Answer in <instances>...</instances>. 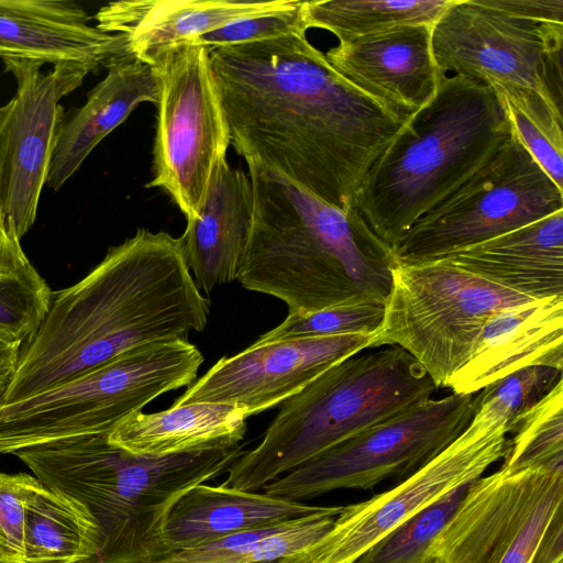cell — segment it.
Masks as SVG:
<instances>
[{"mask_svg": "<svg viewBox=\"0 0 563 563\" xmlns=\"http://www.w3.org/2000/svg\"><path fill=\"white\" fill-rule=\"evenodd\" d=\"M306 33L209 49L230 144L246 164L350 210L408 119L342 77Z\"/></svg>", "mask_w": 563, "mask_h": 563, "instance_id": "cell-1", "label": "cell"}, {"mask_svg": "<svg viewBox=\"0 0 563 563\" xmlns=\"http://www.w3.org/2000/svg\"><path fill=\"white\" fill-rule=\"evenodd\" d=\"M209 310L180 236L140 228L109 247L79 282L52 292L45 318L22 344L1 405L63 384L135 347L187 341L206 328Z\"/></svg>", "mask_w": 563, "mask_h": 563, "instance_id": "cell-2", "label": "cell"}, {"mask_svg": "<svg viewBox=\"0 0 563 563\" xmlns=\"http://www.w3.org/2000/svg\"><path fill=\"white\" fill-rule=\"evenodd\" d=\"M247 167L253 219L235 278L244 288L280 299L288 314L387 301L394 252L355 208L332 207L275 170Z\"/></svg>", "mask_w": 563, "mask_h": 563, "instance_id": "cell-3", "label": "cell"}, {"mask_svg": "<svg viewBox=\"0 0 563 563\" xmlns=\"http://www.w3.org/2000/svg\"><path fill=\"white\" fill-rule=\"evenodd\" d=\"M243 444L152 457L108 433L67 438L14 453L45 487L81 505L97 530L96 563H151L169 555L168 515L191 487L219 476Z\"/></svg>", "mask_w": 563, "mask_h": 563, "instance_id": "cell-4", "label": "cell"}, {"mask_svg": "<svg viewBox=\"0 0 563 563\" xmlns=\"http://www.w3.org/2000/svg\"><path fill=\"white\" fill-rule=\"evenodd\" d=\"M514 133L490 86L440 74L432 100L377 157L354 207L393 252L407 230L485 165Z\"/></svg>", "mask_w": 563, "mask_h": 563, "instance_id": "cell-5", "label": "cell"}, {"mask_svg": "<svg viewBox=\"0 0 563 563\" xmlns=\"http://www.w3.org/2000/svg\"><path fill=\"white\" fill-rule=\"evenodd\" d=\"M437 389L399 346L351 355L284 401L261 443L231 464L221 484L258 492L355 433L431 399Z\"/></svg>", "mask_w": 563, "mask_h": 563, "instance_id": "cell-6", "label": "cell"}, {"mask_svg": "<svg viewBox=\"0 0 563 563\" xmlns=\"http://www.w3.org/2000/svg\"><path fill=\"white\" fill-rule=\"evenodd\" d=\"M203 355L188 340L130 350L63 384L0 406V454L109 433L163 394L189 386Z\"/></svg>", "mask_w": 563, "mask_h": 563, "instance_id": "cell-7", "label": "cell"}, {"mask_svg": "<svg viewBox=\"0 0 563 563\" xmlns=\"http://www.w3.org/2000/svg\"><path fill=\"white\" fill-rule=\"evenodd\" d=\"M528 300L440 261L397 263L384 319L368 349H404L439 389L466 362L486 320Z\"/></svg>", "mask_w": 563, "mask_h": 563, "instance_id": "cell-8", "label": "cell"}, {"mask_svg": "<svg viewBox=\"0 0 563 563\" xmlns=\"http://www.w3.org/2000/svg\"><path fill=\"white\" fill-rule=\"evenodd\" d=\"M563 210V189L515 132L444 200L419 218L394 250L399 264L434 262Z\"/></svg>", "mask_w": 563, "mask_h": 563, "instance_id": "cell-9", "label": "cell"}, {"mask_svg": "<svg viewBox=\"0 0 563 563\" xmlns=\"http://www.w3.org/2000/svg\"><path fill=\"white\" fill-rule=\"evenodd\" d=\"M147 64L155 73L158 97L154 176L145 187L163 189L190 221L231 143L210 51L190 40L166 48Z\"/></svg>", "mask_w": 563, "mask_h": 563, "instance_id": "cell-10", "label": "cell"}, {"mask_svg": "<svg viewBox=\"0 0 563 563\" xmlns=\"http://www.w3.org/2000/svg\"><path fill=\"white\" fill-rule=\"evenodd\" d=\"M475 408V394L431 398L355 433L268 483L263 493L303 503L335 489H368L394 475H410L464 432Z\"/></svg>", "mask_w": 563, "mask_h": 563, "instance_id": "cell-11", "label": "cell"}, {"mask_svg": "<svg viewBox=\"0 0 563 563\" xmlns=\"http://www.w3.org/2000/svg\"><path fill=\"white\" fill-rule=\"evenodd\" d=\"M431 42L440 74L530 89L562 112L563 23L526 19L487 0H451Z\"/></svg>", "mask_w": 563, "mask_h": 563, "instance_id": "cell-12", "label": "cell"}, {"mask_svg": "<svg viewBox=\"0 0 563 563\" xmlns=\"http://www.w3.org/2000/svg\"><path fill=\"white\" fill-rule=\"evenodd\" d=\"M18 88L0 107V211L21 240L35 222L57 136L65 120L59 101L92 73L64 62L41 71V63L2 58Z\"/></svg>", "mask_w": 563, "mask_h": 563, "instance_id": "cell-13", "label": "cell"}, {"mask_svg": "<svg viewBox=\"0 0 563 563\" xmlns=\"http://www.w3.org/2000/svg\"><path fill=\"white\" fill-rule=\"evenodd\" d=\"M507 434L505 429L483 437L462 433L394 487L343 506L331 528L309 544L314 563H354L397 526L483 476L505 457L509 448Z\"/></svg>", "mask_w": 563, "mask_h": 563, "instance_id": "cell-14", "label": "cell"}, {"mask_svg": "<svg viewBox=\"0 0 563 563\" xmlns=\"http://www.w3.org/2000/svg\"><path fill=\"white\" fill-rule=\"evenodd\" d=\"M373 335L342 334L255 341L220 358L173 404L220 402L246 417L261 413L299 393L338 362L369 347Z\"/></svg>", "mask_w": 563, "mask_h": 563, "instance_id": "cell-15", "label": "cell"}, {"mask_svg": "<svg viewBox=\"0 0 563 563\" xmlns=\"http://www.w3.org/2000/svg\"><path fill=\"white\" fill-rule=\"evenodd\" d=\"M431 34L432 25L404 26L339 42L324 56L353 86L409 119L438 90Z\"/></svg>", "mask_w": 563, "mask_h": 563, "instance_id": "cell-16", "label": "cell"}, {"mask_svg": "<svg viewBox=\"0 0 563 563\" xmlns=\"http://www.w3.org/2000/svg\"><path fill=\"white\" fill-rule=\"evenodd\" d=\"M531 365L563 369V296L531 299L492 314L445 388L474 395Z\"/></svg>", "mask_w": 563, "mask_h": 563, "instance_id": "cell-17", "label": "cell"}, {"mask_svg": "<svg viewBox=\"0 0 563 563\" xmlns=\"http://www.w3.org/2000/svg\"><path fill=\"white\" fill-rule=\"evenodd\" d=\"M129 55L121 36L90 24L69 0H0V57L80 63L98 73Z\"/></svg>", "mask_w": 563, "mask_h": 563, "instance_id": "cell-18", "label": "cell"}, {"mask_svg": "<svg viewBox=\"0 0 563 563\" xmlns=\"http://www.w3.org/2000/svg\"><path fill=\"white\" fill-rule=\"evenodd\" d=\"M544 470L550 468L509 475L499 468L472 482L432 540L427 558L435 556L443 563H500Z\"/></svg>", "mask_w": 563, "mask_h": 563, "instance_id": "cell-19", "label": "cell"}, {"mask_svg": "<svg viewBox=\"0 0 563 563\" xmlns=\"http://www.w3.org/2000/svg\"><path fill=\"white\" fill-rule=\"evenodd\" d=\"M249 174L232 168L227 157L214 166L196 218L180 236L189 272L198 289L209 295L236 278L253 219Z\"/></svg>", "mask_w": 563, "mask_h": 563, "instance_id": "cell-20", "label": "cell"}, {"mask_svg": "<svg viewBox=\"0 0 563 563\" xmlns=\"http://www.w3.org/2000/svg\"><path fill=\"white\" fill-rule=\"evenodd\" d=\"M287 1L120 0L101 7L95 20L102 32L123 38L130 56L147 64L166 48Z\"/></svg>", "mask_w": 563, "mask_h": 563, "instance_id": "cell-21", "label": "cell"}, {"mask_svg": "<svg viewBox=\"0 0 563 563\" xmlns=\"http://www.w3.org/2000/svg\"><path fill=\"white\" fill-rule=\"evenodd\" d=\"M437 261L531 299L563 296V210Z\"/></svg>", "mask_w": 563, "mask_h": 563, "instance_id": "cell-22", "label": "cell"}, {"mask_svg": "<svg viewBox=\"0 0 563 563\" xmlns=\"http://www.w3.org/2000/svg\"><path fill=\"white\" fill-rule=\"evenodd\" d=\"M107 69V76L89 91L85 104L62 124L46 179L53 190H58L139 104L157 101V80L151 65L126 55Z\"/></svg>", "mask_w": 563, "mask_h": 563, "instance_id": "cell-23", "label": "cell"}, {"mask_svg": "<svg viewBox=\"0 0 563 563\" xmlns=\"http://www.w3.org/2000/svg\"><path fill=\"white\" fill-rule=\"evenodd\" d=\"M320 507L202 483L173 506L165 527L166 544L169 555L198 549L234 533L309 515Z\"/></svg>", "mask_w": 563, "mask_h": 563, "instance_id": "cell-24", "label": "cell"}, {"mask_svg": "<svg viewBox=\"0 0 563 563\" xmlns=\"http://www.w3.org/2000/svg\"><path fill=\"white\" fill-rule=\"evenodd\" d=\"M246 416L236 406L197 402L154 413L136 411L119 422L108 441L135 455L162 457L240 443Z\"/></svg>", "mask_w": 563, "mask_h": 563, "instance_id": "cell-25", "label": "cell"}, {"mask_svg": "<svg viewBox=\"0 0 563 563\" xmlns=\"http://www.w3.org/2000/svg\"><path fill=\"white\" fill-rule=\"evenodd\" d=\"M97 530L75 500L44 485L25 508L21 563H96Z\"/></svg>", "mask_w": 563, "mask_h": 563, "instance_id": "cell-26", "label": "cell"}, {"mask_svg": "<svg viewBox=\"0 0 563 563\" xmlns=\"http://www.w3.org/2000/svg\"><path fill=\"white\" fill-rule=\"evenodd\" d=\"M451 0H310L303 3L307 29H323L339 42L411 25H433Z\"/></svg>", "mask_w": 563, "mask_h": 563, "instance_id": "cell-27", "label": "cell"}, {"mask_svg": "<svg viewBox=\"0 0 563 563\" xmlns=\"http://www.w3.org/2000/svg\"><path fill=\"white\" fill-rule=\"evenodd\" d=\"M323 526L313 515L242 531L205 547L175 552L151 563H255L299 550L321 537Z\"/></svg>", "mask_w": 563, "mask_h": 563, "instance_id": "cell-28", "label": "cell"}, {"mask_svg": "<svg viewBox=\"0 0 563 563\" xmlns=\"http://www.w3.org/2000/svg\"><path fill=\"white\" fill-rule=\"evenodd\" d=\"M500 470L506 474L563 470V379L511 424Z\"/></svg>", "mask_w": 563, "mask_h": 563, "instance_id": "cell-29", "label": "cell"}, {"mask_svg": "<svg viewBox=\"0 0 563 563\" xmlns=\"http://www.w3.org/2000/svg\"><path fill=\"white\" fill-rule=\"evenodd\" d=\"M501 98L514 132L547 172L563 189V115L541 95L515 86L492 87Z\"/></svg>", "mask_w": 563, "mask_h": 563, "instance_id": "cell-30", "label": "cell"}, {"mask_svg": "<svg viewBox=\"0 0 563 563\" xmlns=\"http://www.w3.org/2000/svg\"><path fill=\"white\" fill-rule=\"evenodd\" d=\"M562 379V371L531 365L496 380L475 394L474 416L464 434L483 437L499 429L508 433L512 422Z\"/></svg>", "mask_w": 563, "mask_h": 563, "instance_id": "cell-31", "label": "cell"}, {"mask_svg": "<svg viewBox=\"0 0 563 563\" xmlns=\"http://www.w3.org/2000/svg\"><path fill=\"white\" fill-rule=\"evenodd\" d=\"M470 484L455 488L397 526L354 563H424L428 548L462 503Z\"/></svg>", "mask_w": 563, "mask_h": 563, "instance_id": "cell-32", "label": "cell"}, {"mask_svg": "<svg viewBox=\"0 0 563 563\" xmlns=\"http://www.w3.org/2000/svg\"><path fill=\"white\" fill-rule=\"evenodd\" d=\"M385 306L386 302L375 300L352 301L309 313L287 314L283 322L256 341L342 334L374 335L383 322Z\"/></svg>", "mask_w": 563, "mask_h": 563, "instance_id": "cell-33", "label": "cell"}, {"mask_svg": "<svg viewBox=\"0 0 563 563\" xmlns=\"http://www.w3.org/2000/svg\"><path fill=\"white\" fill-rule=\"evenodd\" d=\"M52 292L38 273L0 275V339L25 342L45 318Z\"/></svg>", "mask_w": 563, "mask_h": 563, "instance_id": "cell-34", "label": "cell"}, {"mask_svg": "<svg viewBox=\"0 0 563 563\" xmlns=\"http://www.w3.org/2000/svg\"><path fill=\"white\" fill-rule=\"evenodd\" d=\"M563 509V470H544L534 486L522 521L500 563H532L539 542Z\"/></svg>", "mask_w": 563, "mask_h": 563, "instance_id": "cell-35", "label": "cell"}, {"mask_svg": "<svg viewBox=\"0 0 563 563\" xmlns=\"http://www.w3.org/2000/svg\"><path fill=\"white\" fill-rule=\"evenodd\" d=\"M303 3L305 0H288L276 10L236 19L192 41L213 49L275 38L292 32H307Z\"/></svg>", "mask_w": 563, "mask_h": 563, "instance_id": "cell-36", "label": "cell"}, {"mask_svg": "<svg viewBox=\"0 0 563 563\" xmlns=\"http://www.w3.org/2000/svg\"><path fill=\"white\" fill-rule=\"evenodd\" d=\"M41 486L34 475L0 472V563H21L25 508Z\"/></svg>", "mask_w": 563, "mask_h": 563, "instance_id": "cell-37", "label": "cell"}, {"mask_svg": "<svg viewBox=\"0 0 563 563\" xmlns=\"http://www.w3.org/2000/svg\"><path fill=\"white\" fill-rule=\"evenodd\" d=\"M36 273L21 247L19 236L0 211V275L29 276Z\"/></svg>", "mask_w": 563, "mask_h": 563, "instance_id": "cell-38", "label": "cell"}, {"mask_svg": "<svg viewBox=\"0 0 563 563\" xmlns=\"http://www.w3.org/2000/svg\"><path fill=\"white\" fill-rule=\"evenodd\" d=\"M506 12L542 22L563 23V0H487Z\"/></svg>", "mask_w": 563, "mask_h": 563, "instance_id": "cell-39", "label": "cell"}, {"mask_svg": "<svg viewBox=\"0 0 563 563\" xmlns=\"http://www.w3.org/2000/svg\"><path fill=\"white\" fill-rule=\"evenodd\" d=\"M532 563H563V509L556 512L548 526Z\"/></svg>", "mask_w": 563, "mask_h": 563, "instance_id": "cell-40", "label": "cell"}, {"mask_svg": "<svg viewBox=\"0 0 563 563\" xmlns=\"http://www.w3.org/2000/svg\"><path fill=\"white\" fill-rule=\"evenodd\" d=\"M23 342L0 339V405L15 376Z\"/></svg>", "mask_w": 563, "mask_h": 563, "instance_id": "cell-41", "label": "cell"}, {"mask_svg": "<svg viewBox=\"0 0 563 563\" xmlns=\"http://www.w3.org/2000/svg\"><path fill=\"white\" fill-rule=\"evenodd\" d=\"M424 563H443V562L439 558L430 556V558H427Z\"/></svg>", "mask_w": 563, "mask_h": 563, "instance_id": "cell-42", "label": "cell"}]
</instances>
